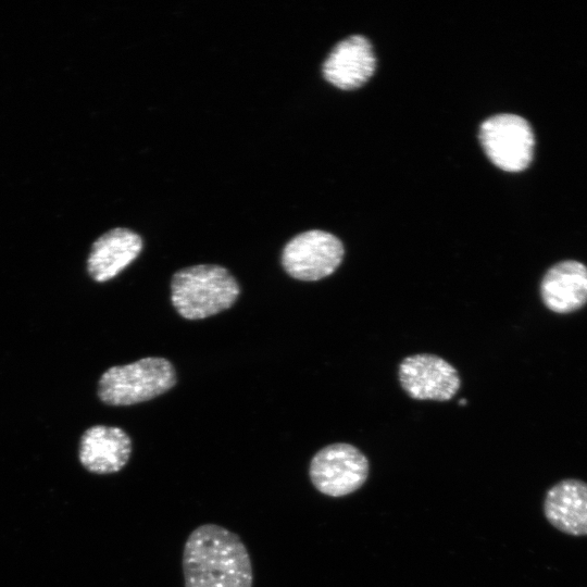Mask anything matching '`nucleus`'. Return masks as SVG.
Here are the masks:
<instances>
[{
	"label": "nucleus",
	"mask_w": 587,
	"mask_h": 587,
	"mask_svg": "<svg viewBox=\"0 0 587 587\" xmlns=\"http://www.w3.org/2000/svg\"><path fill=\"white\" fill-rule=\"evenodd\" d=\"M184 587H253L250 553L240 536L205 523L188 535L182 553Z\"/></svg>",
	"instance_id": "nucleus-1"
},
{
	"label": "nucleus",
	"mask_w": 587,
	"mask_h": 587,
	"mask_svg": "<svg viewBox=\"0 0 587 587\" xmlns=\"http://www.w3.org/2000/svg\"><path fill=\"white\" fill-rule=\"evenodd\" d=\"M240 287L230 272L216 264L178 270L171 280V301L186 320H202L229 309Z\"/></svg>",
	"instance_id": "nucleus-2"
},
{
	"label": "nucleus",
	"mask_w": 587,
	"mask_h": 587,
	"mask_svg": "<svg viewBox=\"0 0 587 587\" xmlns=\"http://www.w3.org/2000/svg\"><path fill=\"white\" fill-rule=\"evenodd\" d=\"M176 384L173 364L165 358L147 357L108 369L98 382L99 399L114 407L151 400Z\"/></svg>",
	"instance_id": "nucleus-3"
},
{
	"label": "nucleus",
	"mask_w": 587,
	"mask_h": 587,
	"mask_svg": "<svg viewBox=\"0 0 587 587\" xmlns=\"http://www.w3.org/2000/svg\"><path fill=\"white\" fill-rule=\"evenodd\" d=\"M369 462L354 446L328 445L311 459L309 477L316 490L330 497H342L359 489L366 480Z\"/></svg>",
	"instance_id": "nucleus-4"
},
{
	"label": "nucleus",
	"mask_w": 587,
	"mask_h": 587,
	"mask_svg": "<svg viewBox=\"0 0 587 587\" xmlns=\"http://www.w3.org/2000/svg\"><path fill=\"white\" fill-rule=\"evenodd\" d=\"M344 254V245L335 235L312 229L296 235L285 245L282 265L291 277L314 282L333 274Z\"/></svg>",
	"instance_id": "nucleus-5"
},
{
	"label": "nucleus",
	"mask_w": 587,
	"mask_h": 587,
	"mask_svg": "<svg viewBox=\"0 0 587 587\" xmlns=\"http://www.w3.org/2000/svg\"><path fill=\"white\" fill-rule=\"evenodd\" d=\"M479 140L489 160L505 172H521L532 161L534 134L519 115L504 113L487 118L480 125Z\"/></svg>",
	"instance_id": "nucleus-6"
},
{
	"label": "nucleus",
	"mask_w": 587,
	"mask_h": 587,
	"mask_svg": "<svg viewBox=\"0 0 587 587\" xmlns=\"http://www.w3.org/2000/svg\"><path fill=\"white\" fill-rule=\"evenodd\" d=\"M399 380L403 390L416 400L448 401L461 386L458 371L429 353L404 358L399 365Z\"/></svg>",
	"instance_id": "nucleus-7"
},
{
	"label": "nucleus",
	"mask_w": 587,
	"mask_h": 587,
	"mask_svg": "<svg viewBox=\"0 0 587 587\" xmlns=\"http://www.w3.org/2000/svg\"><path fill=\"white\" fill-rule=\"evenodd\" d=\"M129 435L117 426L93 425L79 439L78 458L85 470L97 475L122 471L132 455Z\"/></svg>",
	"instance_id": "nucleus-8"
},
{
	"label": "nucleus",
	"mask_w": 587,
	"mask_h": 587,
	"mask_svg": "<svg viewBox=\"0 0 587 587\" xmlns=\"http://www.w3.org/2000/svg\"><path fill=\"white\" fill-rule=\"evenodd\" d=\"M376 66L371 42L361 35H352L330 51L323 64V75L334 86L350 90L361 87L373 75Z\"/></svg>",
	"instance_id": "nucleus-9"
},
{
	"label": "nucleus",
	"mask_w": 587,
	"mask_h": 587,
	"mask_svg": "<svg viewBox=\"0 0 587 587\" xmlns=\"http://www.w3.org/2000/svg\"><path fill=\"white\" fill-rule=\"evenodd\" d=\"M544 514L558 530L570 536H587V483L565 478L552 485L544 499Z\"/></svg>",
	"instance_id": "nucleus-10"
},
{
	"label": "nucleus",
	"mask_w": 587,
	"mask_h": 587,
	"mask_svg": "<svg viewBox=\"0 0 587 587\" xmlns=\"http://www.w3.org/2000/svg\"><path fill=\"white\" fill-rule=\"evenodd\" d=\"M142 249L141 237L125 227L102 234L91 246L87 258V273L97 283L115 277L129 265Z\"/></svg>",
	"instance_id": "nucleus-11"
},
{
	"label": "nucleus",
	"mask_w": 587,
	"mask_h": 587,
	"mask_svg": "<svg viewBox=\"0 0 587 587\" xmlns=\"http://www.w3.org/2000/svg\"><path fill=\"white\" fill-rule=\"evenodd\" d=\"M545 305L555 313H570L587 302V266L566 260L551 266L540 283Z\"/></svg>",
	"instance_id": "nucleus-12"
},
{
	"label": "nucleus",
	"mask_w": 587,
	"mask_h": 587,
	"mask_svg": "<svg viewBox=\"0 0 587 587\" xmlns=\"http://www.w3.org/2000/svg\"><path fill=\"white\" fill-rule=\"evenodd\" d=\"M459 403H460V404H465V403H466V399H462Z\"/></svg>",
	"instance_id": "nucleus-13"
}]
</instances>
